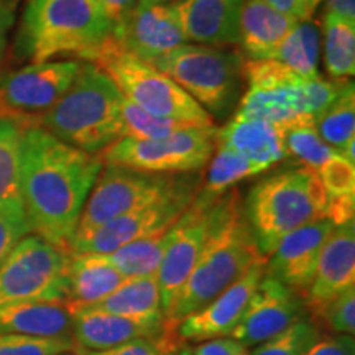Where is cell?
I'll return each mask as SVG.
<instances>
[{
	"mask_svg": "<svg viewBox=\"0 0 355 355\" xmlns=\"http://www.w3.org/2000/svg\"><path fill=\"white\" fill-rule=\"evenodd\" d=\"M0 334L73 339V314L64 301L2 306Z\"/></svg>",
	"mask_w": 355,
	"mask_h": 355,
	"instance_id": "obj_24",
	"label": "cell"
},
{
	"mask_svg": "<svg viewBox=\"0 0 355 355\" xmlns=\"http://www.w3.org/2000/svg\"><path fill=\"white\" fill-rule=\"evenodd\" d=\"M324 13L340 17L355 24V0H322Z\"/></svg>",
	"mask_w": 355,
	"mask_h": 355,
	"instance_id": "obj_46",
	"label": "cell"
},
{
	"mask_svg": "<svg viewBox=\"0 0 355 355\" xmlns=\"http://www.w3.org/2000/svg\"><path fill=\"white\" fill-rule=\"evenodd\" d=\"M15 2H17V0H15Z\"/></svg>",
	"mask_w": 355,
	"mask_h": 355,
	"instance_id": "obj_50",
	"label": "cell"
},
{
	"mask_svg": "<svg viewBox=\"0 0 355 355\" xmlns=\"http://www.w3.org/2000/svg\"><path fill=\"white\" fill-rule=\"evenodd\" d=\"M96 308L146 324V326L165 327V313L162 308V298H159L155 275L128 278L112 295L96 304Z\"/></svg>",
	"mask_w": 355,
	"mask_h": 355,
	"instance_id": "obj_26",
	"label": "cell"
},
{
	"mask_svg": "<svg viewBox=\"0 0 355 355\" xmlns=\"http://www.w3.org/2000/svg\"><path fill=\"white\" fill-rule=\"evenodd\" d=\"M153 68L171 78L212 119L232 112L245 84V58L225 46L184 43Z\"/></svg>",
	"mask_w": 355,
	"mask_h": 355,
	"instance_id": "obj_7",
	"label": "cell"
},
{
	"mask_svg": "<svg viewBox=\"0 0 355 355\" xmlns=\"http://www.w3.org/2000/svg\"><path fill=\"white\" fill-rule=\"evenodd\" d=\"M324 64L331 79H349L355 74V24L324 13Z\"/></svg>",
	"mask_w": 355,
	"mask_h": 355,
	"instance_id": "obj_30",
	"label": "cell"
},
{
	"mask_svg": "<svg viewBox=\"0 0 355 355\" xmlns=\"http://www.w3.org/2000/svg\"><path fill=\"white\" fill-rule=\"evenodd\" d=\"M319 337L321 326L304 314L272 339L252 347L250 355H306Z\"/></svg>",
	"mask_w": 355,
	"mask_h": 355,
	"instance_id": "obj_34",
	"label": "cell"
},
{
	"mask_svg": "<svg viewBox=\"0 0 355 355\" xmlns=\"http://www.w3.org/2000/svg\"><path fill=\"white\" fill-rule=\"evenodd\" d=\"M15 0H0V68H2L3 58H6L8 32L15 24Z\"/></svg>",
	"mask_w": 355,
	"mask_h": 355,
	"instance_id": "obj_44",
	"label": "cell"
},
{
	"mask_svg": "<svg viewBox=\"0 0 355 355\" xmlns=\"http://www.w3.org/2000/svg\"><path fill=\"white\" fill-rule=\"evenodd\" d=\"M327 198L355 196V163L343 155L331 158L316 171Z\"/></svg>",
	"mask_w": 355,
	"mask_h": 355,
	"instance_id": "obj_37",
	"label": "cell"
},
{
	"mask_svg": "<svg viewBox=\"0 0 355 355\" xmlns=\"http://www.w3.org/2000/svg\"><path fill=\"white\" fill-rule=\"evenodd\" d=\"M216 199L199 189L191 206L170 229V242L155 275L165 318L175 304L181 288L188 282L201 254Z\"/></svg>",
	"mask_w": 355,
	"mask_h": 355,
	"instance_id": "obj_14",
	"label": "cell"
},
{
	"mask_svg": "<svg viewBox=\"0 0 355 355\" xmlns=\"http://www.w3.org/2000/svg\"><path fill=\"white\" fill-rule=\"evenodd\" d=\"M58 355H86V352H84V349L81 347H74V349H69V350H64V352L58 354Z\"/></svg>",
	"mask_w": 355,
	"mask_h": 355,
	"instance_id": "obj_47",
	"label": "cell"
},
{
	"mask_svg": "<svg viewBox=\"0 0 355 355\" xmlns=\"http://www.w3.org/2000/svg\"><path fill=\"white\" fill-rule=\"evenodd\" d=\"M243 0H180L175 8L188 42L207 46L239 43Z\"/></svg>",
	"mask_w": 355,
	"mask_h": 355,
	"instance_id": "obj_20",
	"label": "cell"
},
{
	"mask_svg": "<svg viewBox=\"0 0 355 355\" xmlns=\"http://www.w3.org/2000/svg\"><path fill=\"white\" fill-rule=\"evenodd\" d=\"M73 339L84 350H105L141 337H159L165 327H152L96 306L71 308Z\"/></svg>",
	"mask_w": 355,
	"mask_h": 355,
	"instance_id": "obj_21",
	"label": "cell"
},
{
	"mask_svg": "<svg viewBox=\"0 0 355 355\" xmlns=\"http://www.w3.org/2000/svg\"><path fill=\"white\" fill-rule=\"evenodd\" d=\"M306 355H355L354 336L331 334L322 336L311 345Z\"/></svg>",
	"mask_w": 355,
	"mask_h": 355,
	"instance_id": "obj_41",
	"label": "cell"
},
{
	"mask_svg": "<svg viewBox=\"0 0 355 355\" xmlns=\"http://www.w3.org/2000/svg\"><path fill=\"white\" fill-rule=\"evenodd\" d=\"M336 225L327 217H319L288 234L265 261L263 275L306 296L321 257L324 242Z\"/></svg>",
	"mask_w": 355,
	"mask_h": 355,
	"instance_id": "obj_17",
	"label": "cell"
},
{
	"mask_svg": "<svg viewBox=\"0 0 355 355\" xmlns=\"http://www.w3.org/2000/svg\"><path fill=\"white\" fill-rule=\"evenodd\" d=\"M110 38L123 51L150 66L188 43L175 3H146L140 0L112 26Z\"/></svg>",
	"mask_w": 355,
	"mask_h": 355,
	"instance_id": "obj_15",
	"label": "cell"
},
{
	"mask_svg": "<svg viewBox=\"0 0 355 355\" xmlns=\"http://www.w3.org/2000/svg\"><path fill=\"white\" fill-rule=\"evenodd\" d=\"M202 186L199 173H186L171 191L157 201L101 225L83 237L73 239L69 254L105 255L133 241L165 232L183 216Z\"/></svg>",
	"mask_w": 355,
	"mask_h": 355,
	"instance_id": "obj_11",
	"label": "cell"
},
{
	"mask_svg": "<svg viewBox=\"0 0 355 355\" xmlns=\"http://www.w3.org/2000/svg\"><path fill=\"white\" fill-rule=\"evenodd\" d=\"M265 2L277 8L278 12L301 21L313 19L322 0H265Z\"/></svg>",
	"mask_w": 355,
	"mask_h": 355,
	"instance_id": "obj_43",
	"label": "cell"
},
{
	"mask_svg": "<svg viewBox=\"0 0 355 355\" xmlns=\"http://www.w3.org/2000/svg\"><path fill=\"white\" fill-rule=\"evenodd\" d=\"M102 168L101 155L74 148L40 125L25 127L20 194L32 234L69 254L84 204Z\"/></svg>",
	"mask_w": 355,
	"mask_h": 355,
	"instance_id": "obj_1",
	"label": "cell"
},
{
	"mask_svg": "<svg viewBox=\"0 0 355 355\" xmlns=\"http://www.w3.org/2000/svg\"><path fill=\"white\" fill-rule=\"evenodd\" d=\"M24 127L0 117V212L24 214L20 194V150Z\"/></svg>",
	"mask_w": 355,
	"mask_h": 355,
	"instance_id": "obj_28",
	"label": "cell"
},
{
	"mask_svg": "<svg viewBox=\"0 0 355 355\" xmlns=\"http://www.w3.org/2000/svg\"><path fill=\"white\" fill-rule=\"evenodd\" d=\"M216 145L232 150L268 168H273L286 158L282 127L237 114H234L232 121L224 127L217 128Z\"/></svg>",
	"mask_w": 355,
	"mask_h": 355,
	"instance_id": "obj_22",
	"label": "cell"
},
{
	"mask_svg": "<svg viewBox=\"0 0 355 355\" xmlns=\"http://www.w3.org/2000/svg\"><path fill=\"white\" fill-rule=\"evenodd\" d=\"M242 202L260 254L268 259L288 234L326 217L327 193L316 171L296 168L263 178Z\"/></svg>",
	"mask_w": 355,
	"mask_h": 355,
	"instance_id": "obj_5",
	"label": "cell"
},
{
	"mask_svg": "<svg viewBox=\"0 0 355 355\" xmlns=\"http://www.w3.org/2000/svg\"><path fill=\"white\" fill-rule=\"evenodd\" d=\"M28 234H32V229L24 214L0 212V265L10 254L12 248Z\"/></svg>",
	"mask_w": 355,
	"mask_h": 355,
	"instance_id": "obj_40",
	"label": "cell"
},
{
	"mask_svg": "<svg viewBox=\"0 0 355 355\" xmlns=\"http://www.w3.org/2000/svg\"><path fill=\"white\" fill-rule=\"evenodd\" d=\"M266 170H270V168L259 162L248 159L232 152V150L216 145L214 155L209 159V170L204 176L201 189L212 198H219L220 194L227 193L241 181L259 176Z\"/></svg>",
	"mask_w": 355,
	"mask_h": 355,
	"instance_id": "obj_31",
	"label": "cell"
},
{
	"mask_svg": "<svg viewBox=\"0 0 355 355\" xmlns=\"http://www.w3.org/2000/svg\"><path fill=\"white\" fill-rule=\"evenodd\" d=\"M84 61L104 71L121 94L146 112L199 127H214V119L165 73L123 51L109 38Z\"/></svg>",
	"mask_w": 355,
	"mask_h": 355,
	"instance_id": "obj_8",
	"label": "cell"
},
{
	"mask_svg": "<svg viewBox=\"0 0 355 355\" xmlns=\"http://www.w3.org/2000/svg\"><path fill=\"white\" fill-rule=\"evenodd\" d=\"M140 2H146V3H166L170 0H140Z\"/></svg>",
	"mask_w": 355,
	"mask_h": 355,
	"instance_id": "obj_49",
	"label": "cell"
},
{
	"mask_svg": "<svg viewBox=\"0 0 355 355\" xmlns=\"http://www.w3.org/2000/svg\"><path fill=\"white\" fill-rule=\"evenodd\" d=\"M38 125L74 148L101 155L125 135L122 94L99 66L81 61L68 91L40 117Z\"/></svg>",
	"mask_w": 355,
	"mask_h": 355,
	"instance_id": "obj_4",
	"label": "cell"
},
{
	"mask_svg": "<svg viewBox=\"0 0 355 355\" xmlns=\"http://www.w3.org/2000/svg\"><path fill=\"white\" fill-rule=\"evenodd\" d=\"M128 278L99 254H71L68 301L69 308L99 304Z\"/></svg>",
	"mask_w": 355,
	"mask_h": 355,
	"instance_id": "obj_25",
	"label": "cell"
},
{
	"mask_svg": "<svg viewBox=\"0 0 355 355\" xmlns=\"http://www.w3.org/2000/svg\"><path fill=\"white\" fill-rule=\"evenodd\" d=\"M71 254L35 234L25 235L0 265V308L68 301Z\"/></svg>",
	"mask_w": 355,
	"mask_h": 355,
	"instance_id": "obj_9",
	"label": "cell"
},
{
	"mask_svg": "<svg viewBox=\"0 0 355 355\" xmlns=\"http://www.w3.org/2000/svg\"><path fill=\"white\" fill-rule=\"evenodd\" d=\"M217 127H191L163 139L122 137L101 153L104 165L127 166L158 175L199 173L216 150Z\"/></svg>",
	"mask_w": 355,
	"mask_h": 355,
	"instance_id": "obj_10",
	"label": "cell"
},
{
	"mask_svg": "<svg viewBox=\"0 0 355 355\" xmlns=\"http://www.w3.org/2000/svg\"><path fill=\"white\" fill-rule=\"evenodd\" d=\"M304 314H308L306 303L300 293L263 275L252 293L241 322L229 337L252 349L272 339Z\"/></svg>",
	"mask_w": 355,
	"mask_h": 355,
	"instance_id": "obj_16",
	"label": "cell"
},
{
	"mask_svg": "<svg viewBox=\"0 0 355 355\" xmlns=\"http://www.w3.org/2000/svg\"><path fill=\"white\" fill-rule=\"evenodd\" d=\"M321 28L313 19L301 20L278 44L270 60L285 64L306 79L321 78L319 56H321Z\"/></svg>",
	"mask_w": 355,
	"mask_h": 355,
	"instance_id": "obj_27",
	"label": "cell"
},
{
	"mask_svg": "<svg viewBox=\"0 0 355 355\" xmlns=\"http://www.w3.org/2000/svg\"><path fill=\"white\" fill-rule=\"evenodd\" d=\"M122 122H123V137H133V139H163L171 133L184 130V128L199 127L194 123H188L176 119L158 117V115L146 112L139 105L132 104L122 96Z\"/></svg>",
	"mask_w": 355,
	"mask_h": 355,
	"instance_id": "obj_35",
	"label": "cell"
},
{
	"mask_svg": "<svg viewBox=\"0 0 355 355\" xmlns=\"http://www.w3.org/2000/svg\"><path fill=\"white\" fill-rule=\"evenodd\" d=\"M247 92L235 114L286 127L314 119L331 104L334 89L327 79H306L273 60H247Z\"/></svg>",
	"mask_w": 355,
	"mask_h": 355,
	"instance_id": "obj_6",
	"label": "cell"
},
{
	"mask_svg": "<svg viewBox=\"0 0 355 355\" xmlns=\"http://www.w3.org/2000/svg\"><path fill=\"white\" fill-rule=\"evenodd\" d=\"M193 355H250L245 345L232 339V337H216V339L199 343L191 349Z\"/></svg>",
	"mask_w": 355,
	"mask_h": 355,
	"instance_id": "obj_42",
	"label": "cell"
},
{
	"mask_svg": "<svg viewBox=\"0 0 355 355\" xmlns=\"http://www.w3.org/2000/svg\"><path fill=\"white\" fill-rule=\"evenodd\" d=\"M243 199L232 188L216 199L201 254L165 318V329L176 332L181 319L196 313L252 266L266 261L243 214Z\"/></svg>",
	"mask_w": 355,
	"mask_h": 355,
	"instance_id": "obj_2",
	"label": "cell"
},
{
	"mask_svg": "<svg viewBox=\"0 0 355 355\" xmlns=\"http://www.w3.org/2000/svg\"><path fill=\"white\" fill-rule=\"evenodd\" d=\"M298 20L265 0H243L239 19V46L247 60H270Z\"/></svg>",
	"mask_w": 355,
	"mask_h": 355,
	"instance_id": "obj_23",
	"label": "cell"
},
{
	"mask_svg": "<svg viewBox=\"0 0 355 355\" xmlns=\"http://www.w3.org/2000/svg\"><path fill=\"white\" fill-rule=\"evenodd\" d=\"M170 229L165 230V232L140 239V241L125 243L117 250L105 254V260L125 278L157 275L163 254H165L168 242H170Z\"/></svg>",
	"mask_w": 355,
	"mask_h": 355,
	"instance_id": "obj_29",
	"label": "cell"
},
{
	"mask_svg": "<svg viewBox=\"0 0 355 355\" xmlns=\"http://www.w3.org/2000/svg\"><path fill=\"white\" fill-rule=\"evenodd\" d=\"M314 127L319 137L339 153L345 145L355 140V92L352 81L329 107L314 119Z\"/></svg>",
	"mask_w": 355,
	"mask_h": 355,
	"instance_id": "obj_33",
	"label": "cell"
},
{
	"mask_svg": "<svg viewBox=\"0 0 355 355\" xmlns=\"http://www.w3.org/2000/svg\"><path fill=\"white\" fill-rule=\"evenodd\" d=\"M183 175H158L127 166L104 165L84 204L74 239L157 201L175 188Z\"/></svg>",
	"mask_w": 355,
	"mask_h": 355,
	"instance_id": "obj_12",
	"label": "cell"
},
{
	"mask_svg": "<svg viewBox=\"0 0 355 355\" xmlns=\"http://www.w3.org/2000/svg\"><path fill=\"white\" fill-rule=\"evenodd\" d=\"M350 288H355L354 220L336 225L324 242L316 275L304 296L308 316L318 322L324 306Z\"/></svg>",
	"mask_w": 355,
	"mask_h": 355,
	"instance_id": "obj_19",
	"label": "cell"
},
{
	"mask_svg": "<svg viewBox=\"0 0 355 355\" xmlns=\"http://www.w3.org/2000/svg\"><path fill=\"white\" fill-rule=\"evenodd\" d=\"M74 347V339L0 334V355H58Z\"/></svg>",
	"mask_w": 355,
	"mask_h": 355,
	"instance_id": "obj_36",
	"label": "cell"
},
{
	"mask_svg": "<svg viewBox=\"0 0 355 355\" xmlns=\"http://www.w3.org/2000/svg\"><path fill=\"white\" fill-rule=\"evenodd\" d=\"M263 272L265 261H260L204 308L181 319L176 326L178 339L181 343H204L232 334L241 322L252 293L259 286Z\"/></svg>",
	"mask_w": 355,
	"mask_h": 355,
	"instance_id": "obj_18",
	"label": "cell"
},
{
	"mask_svg": "<svg viewBox=\"0 0 355 355\" xmlns=\"http://www.w3.org/2000/svg\"><path fill=\"white\" fill-rule=\"evenodd\" d=\"M112 35L102 0H30L21 15L13 55L30 64L61 56L86 60Z\"/></svg>",
	"mask_w": 355,
	"mask_h": 355,
	"instance_id": "obj_3",
	"label": "cell"
},
{
	"mask_svg": "<svg viewBox=\"0 0 355 355\" xmlns=\"http://www.w3.org/2000/svg\"><path fill=\"white\" fill-rule=\"evenodd\" d=\"M79 66V60H53L0 74V117L24 128L38 125L40 117L68 91Z\"/></svg>",
	"mask_w": 355,
	"mask_h": 355,
	"instance_id": "obj_13",
	"label": "cell"
},
{
	"mask_svg": "<svg viewBox=\"0 0 355 355\" xmlns=\"http://www.w3.org/2000/svg\"><path fill=\"white\" fill-rule=\"evenodd\" d=\"M137 2L139 0H102V6H104L105 15L109 17L110 24L114 26L132 10Z\"/></svg>",
	"mask_w": 355,
	"mask_h": 355,
	"instance_id": "obj_45",
	"label": "cell"
},
{
	"mask_svg": "<svg viewBox=\"0 0 355 355\" xmlns=\"http://www.w3.org/2000/svg\"><path fill=\"white\" fill-rule=\"evenodd\" d=\"M319 326H326L334 334H349L355 332V288L344 291L331 303L324 306L318 319Z\"/></svg>",
	"mask_w": 355,
	"mask_h": 355,
	"instance_id": "obj_39",
	"label": "cell"
},
{
	"mask_svg": "<svg viewBox=\"0 0 355 355\" xmlns=\"http://www.w3.org/2000/svg\"><path fill=\"white\" fill-rule=\"evenodd\" d=\"M173 355H193V352H191V349H178Z\"/></svg>",
	"mask_w": 355,
	"mask_h": 355,
	"instance_id": "obj_48",
	"label": "cell"
},
{
	"mask_svg": "<svg viewBox=\"0 0 355 355\" xmlns=\"http://www.w3.org/2000/svg\"><path fill=\"white\" fill-rule=\"evenodd\" d=\"M283 141L286 157H293L311 171H318L324 163L339 155L336 148L319 137L314 121L311 119H303L283 127Z\"/></svg>",
	"mask_w": 355,
	"mask_h": 355,
	"instance_id": "obj_32",
	"label": "cell"
},
{
	"mask_svg": "<svg viewBox=\"0 0 355 355\" xmlns=\"http://www.w3.org/2000/svg\"><path fill=\"white\" fill-rule=\"evenodd\" d=\"M181 340L176 334L163 332L159 337H141L133 339L112 349L84 350L86 355H173L180 347Z\"/></svg>",
	"mask_w": 355,
	"mask_h": 355,
	"instance_id": "obj_38",
	"label": "cell"
}]
</instances>
